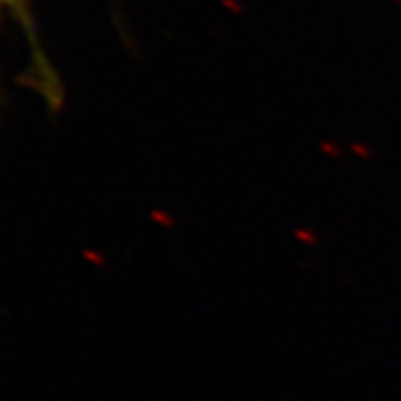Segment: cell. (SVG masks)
I'll use <instances>...</instances> for the list:
<instances>
[{"label":"cell","mask_w":401,"mask_h":401,"mask_svg":"<svg viewBox=\"0 0 401 401\" xmlns=\"http://www.w3.org/2000/svg\"><path fill=\"white\" fill-rule=\"evenodd\" d=\"M21 0H0V6H15V4H19Z\"/></svg>","instance_id":"obj_1"}]
</instances>
